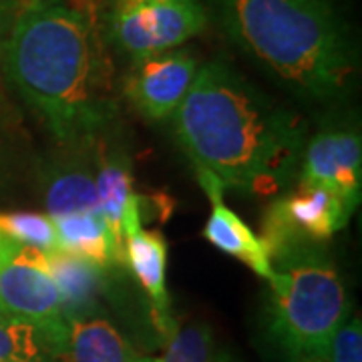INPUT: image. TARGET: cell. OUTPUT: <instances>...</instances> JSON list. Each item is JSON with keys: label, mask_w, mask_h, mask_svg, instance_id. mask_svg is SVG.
Returning <instances> with one entry per match:
<instances>
[{"label": "cell", "mask_w": 362, "mask_h": 362, "mask_svg": "<svg viewBox=\"0 0 362 362\" xmlns=\"http://www.w3.org/2000/svg\"><path fill=\"white\" fill-rule=\"evenodd\" d=\"M173 129L195 171L242 194H274L304 153L302 119L223 61L199 65L173 113Z\"/></svg>", "instance_id": "1"}, {"label": "cell", "mask_w": 362, "mask_h": 362, "mask_svg": "<svg viewBox=\"0 0 362 362\" xmlns=\"http://www.w3.org/2000/svg\"><path fill=\"white\" fill-rule=\"evenodd\" d=\"M197 71L199 61L189 51L159 52L133 61L123 90L141 115L151 121H163L177 111L194 85Z\"/></svg>", "instance_id": "9"}, {"label": "cell", "mask_w": 362, "mask_h": 362, "mask_svg": "<svg viewBox=\"0 0 362 362\" xmlns=\"http://www.w3.org/2000/svg\"><path fill=\"white\" fill-rule=\"evenodd\" d=\"M202 187L211 202V214L204 228V238L220 252L244 262L250 270L258 274L266 282L272 278V254L262 235L242 220L235 211L223 204V187L216 177L206 171H197Z\"/></svg>", "instance_id": "11"}, {"label": "cell", "mask_w": 362, "mask_h": 362, "mask_svg": "<svg viewBox=\"0 0 362 362\" xmlns=\"http://www.w3.org/2000/svg\"><path fill=\"white\" fill-rule=\"evenodd\" d=\"M326 358L332 362H362V326L358 316L340 324Z\"/></svg>", "instance_id": "19"}, {"label": "cell", "mask_w": 362, "mask_h": 362, "mask_svg": "<svg viewBox=\"0 0 362 362\" xmlns=\"http://www.w3.org/2000/svg\"><path fill=\"white\" fill-rule=\"evenodd\" d=\"M270 330L276 344L298 362L328 356L332 337L349 314L346 288L322 247L272 258Z\"/></svg>", "instance_id": "4"}, {"label": "cell", "mask_w": 362, "mask_h": 362, "mask_svg": "<svg viewBox=\"0 0 362 362\" xmlns=\"http://www.w3.org/2000/svg\"><path fill=\"white\" fill-rule=\"evenodd\" d=\"M362 143L352 129L316 133L304 147L298 185H318L338 195L350 211L361 204Z\"/></svg>", "instance_id": "10"}, {"label": "cell", "mask_w": 362, "mask_h": 362, "mask_svg": "<svg viewBox=\"0 0 362 362\" xmlns=\"http://www.w3.org/2000/svg\"><path fill=\"white\" fill-rule=\"evenodd\" d=\"M346 204L332 192L318 185H298L294 194L276 199L262 226V240L270 247L272 258L278 254L322 247L338 230L349 223Z\"/></svg>", "instance_id": "8"}, {"label": "cell", "mask_w": 362, "mask_h": 362, "mask_svg": "<svg viewBox=\"0 0 362 362\" xmlns=\"http://www.w3.org/2000/svg\"><path fill=\"white\" fill-rule=\"evenodd\" d=\"M228 35L286 87L314 101L340 97L354 52L326 0H218Z\"/></svg>", "instance_id": "3"}, {"label": "cell", "mask_w": 362, "mask_h": 362, "mask_svg": "<svg viewBox=\"0 0 362 362\" xmlns=\"http://www.w3.org/2000/svg\"><path fill=\"white\" fill-rule=\"evenodd\" d=\"M137 362H218L211 334L204 324L180 326L163 338V354L157 358L139 356Z\"/></svg>", "instance_id": "17"}, {"label": "cell", "mask_w": 362, "mask_h": 362, "mask_svg": "<svg viewBox=\"0 0 362 362\" xmlns=\"http://www.w3.org/2000/svg\"><path fill=\"white\" fill-rule=\"evenodd\" d=\"M207 25L199 0H107L105 37L131 61L173 51Z\"/></svg>", "instance_id": "5"}, {"label": "cell", "mask_w": 362, "mask_h": 362, "mask_svg": "<svg viewBox=\"0 0 362 362\" xmlns=\"http://www.w3.org/2000/svg\"><path fill=\"white\" fill-rule=\"evenodd\" d=\"M47 354L54 352L39 328L0 312V362H45Z\"/></svg>", "instance_id": "16"}, {"label": "cell", "mask_w": 362, "mask_h": 362, "mask_svg": "<svg viewBox=\"0 0 362 362\" xmlns=\"http://www.w3.org/2000/svg\"><path fill=\"white\" fill-rule=\"evenodd\" d=\"M0 312L33 324L52 352H61L69 320L47 254L4 235H0Z\"/></svg>", "instance_id": "7"}, {"label": "cell", "mask_w": 362, "mask_h": 362, "mask_svg": "<svg viewBox=\"0 0 362 362\" xmlns=\"http://www.w3.org/2000/svg\"><path fill=\"white\" fill-rule=\"evenodd\" d=\"M66 320L95 316L105 292V268L66 250L47 254Z\"/></svg>", "instance_id": "14"}, {"label": "cell", "mask_w": 362, "mask_h": 362, "mask_svg": "<svg viewBox=\"0 0 362 362\" xmlns=\"http://www.w3.org/2000/svg\"><path fill=\"white\" fill-rule=\"evenodd\" d=\"M6 25H8V11H6V4L0 0V40L4 39V33H6Z\"/></svg>", "instance_id": "20"}, {"label": "cell", "mask_w": 362, "mask_h": 362, "mask_svg": "<svg viewBox=\"0 0 362 362\" xmlns=\"http://www.w3.org/2000/svg\"><path fill=\"white\" fill-rule=\"evenodd\" d=\"M59 354L66 362H137L139 358L115 326L97 316L69 320Z\"/></svg>", "instance_id": "15"}, {"label": "cell", "mask_w": 362, "mask_h": 362, "mask_svg": "<svg viewBox=\"0 0 362 362\" xmlns=\"http://www.w3.org/2000/svg\"><path fill=\"white\" fill-rule=\"evenodd\" d=\"M0 235L23 246L40 250L42 254L63 250L47 214H0Z\"/></svg>", "instance_id": "18"}, {"label": "cell", "mask_w": 362, "mask_h": 362, "mask_svg": "<svg viewBox=\"0 0 362 362\" xmlns=\"http://www.w3.org/2000/svg\"><path fill=\"white\" fill-rule=\"evenodd\" d=\"M123 258L151 304V316L163 338L175 328L168 292V244L159 232L133 226L123 238Z\"/></svg>", "instance_id": "12"}, {"label": "cell", "mask_w": 362, "mask_h": 362, "mask_svg": "<svg viewBox=\"0 0 362 362\" xmlns=\"http://www.w3.org/2000/svg\"><path fill=\"white\" fill-rule=\"evenodd\" d=\"M45 204L63 250L105 270L123 259L99 207L95 175L89 168L73 163L57 169L47 181Z\"/></svg>", "instance_id": "6"}, {"label": "cell", "mask_w": 362, "mask_h": 362, "mask_svg": "<svg viewBox=\"0 0 362 362\" xmlns=\"http://www.w3.org/2000/svg\"><path fill=\"white\" fill-rule=\"evenodd\" d=\"M4 71L61 141L97 135L115 113L95 14L73 0H26L2 39Z\"/></svg>", "instance_id": "2"}, {"label": "cell", "mask_w": 362, "mask_h": 362, "mask_svg": "<svg viewBox=\"0 0 362 362\" xmlns=\"http://www.w3.org/2000/svg\"><path fill=\"white\" fill-rule=\"evenodd\" d=\"M95 189L103 218L113 233V240L123 252L125 232L141 223L143 197L133 187L129 159L117 151H101Z\"/></svg>", "instance_id": "13"}]
</instances>
